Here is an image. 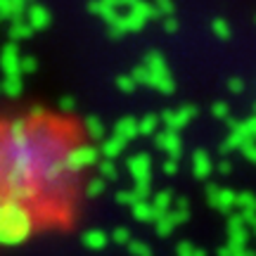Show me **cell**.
I'll use <instances>...</instances> for the list:
<instances>
[{
    "label": "cell",
    "instance_id": "7a4b0ae2",
    "mask_svg": "<svg viewBox=\"0 0 256 256\" xmlns=\"http://www.w3.org/2000/svg\"><path fill=\"white\" fill-rule=\"evenodd\" d=\"M2 66H5V72H8V76H12V78H19L17 74V48L14 46H8L5 50H2Z\"/></svg>",
    "mask_w": 256,
    "mask_h": 256
},
{
    "label": "cell",
    "instance_id": "6da1fadb",
    "mask_svg": "<svg viewBox=\"0 0 256 256\" xmlns=\"http://www.w3.org/2000/svg\"><path fill=\"white\" fill-rule=\"evenodd\" d=\"M92 162L88 126L74 112H0V247L69 232L81 216Z\"/></svg>",
    "mask_w": 256,
    "mask_h": 256
},
{
    "label": "cell",
    "instance_id": "3957f363",
    "mask_svg": "<svg viewBox=\"0 0 256 256\" xmlns=\"http://www.w3.org/2000/svg\"><path fill=\"white\" fill-rule=\"evenodd\" d=\"M48 14H46V10H40V8H34L28 10V19H26V24H31V26H46V22H48Z\"/></svg>",
    "mask_w": 256,
    "mask_h": 256
}]
</instances>
